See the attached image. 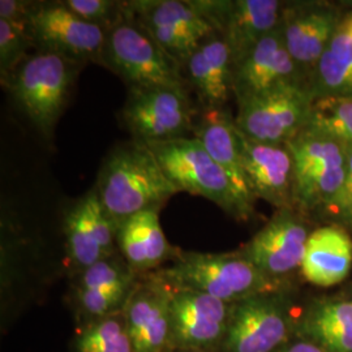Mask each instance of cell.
Segmentation results:
<instances>
[{"label": "cell", "instance_id": "6", "mask_svg": "<svg viewBox=\"0 0 352 352\" xmlns=\"http://www.w3.org/2000/svg\"><path fill=\"white\" fill-rule=\"evenodd\" d=\"M289 289L234 302L219 352H277L294 340L300 312L295 309Z\"/></svg>", "mask_w": 352, "mask_h": 352}, {"label": "cell", "instance_id": "32", "mask_svg": "<svg viewBox=\"0 0 352 352\" xmlns=\"http://www.w3.org/2000/svg\"><path fill=\"white\" fill-rule=\"evenodd\" d=\"M277 352H327L321 347H318L315 343L309 340H302L299 337H295L294 340H289L286 346H283Z\"/></svg>", "mask_w": 352, "mask_h": 352}, {"label": "cell", "instance_id": "14", "mask_svg": "<svg viewBox=\"0 0 352 352\" xmlns=\"http://www.w3.org/2000/svg\"><path fill=\"white\" fill-rule=\"evenodd\" d=\"M279 0H196L197 7L225 38L234 65L280 25Z\"/></svg>", "mask_w": 352, "mask_h": 352}, {"label": "cell", "instance_id": "12", "mask_svg": "<svg viewBox=\"0 0 352 352\" xmlns=\"http://www.w3.org/2000/svg\"><path fill=\"white\" fill-rule=\"evenodd\" d=\"M312 227L296 208L279 209L240 252L266 277L289 283L302 269L307 241Z\"/></svg>", "mask_w": 352, "mask_h": 352}, {"label": "cell", "instance_id": "19", "mask_svg": "<svg viewBox=\"0 0 352 352\" xmlns=\"http://www.w3.org/2000/svg\"><path fill=\"white\" fill-rule=\"evenodd\" d=\"M182 75L199 109H226L234 98V62L221 33L215 32L193 51Z\"/></svg>", "mask_w": 352, "mask_h": 352}, {"label": "cell", "instance_id": "29", "mask_svg": "<svg viewBox=\"0 0 352 352\" xmlns=\"http://www.w3.org/2000/svg\"><path fill=\"white\" fill-rule=\"evenodd\" d=\"M64 4L93 25L109 30L123 14V1L118 0H62Z\"/></svg>", "mask_w": 352, "mask_h": 352}, {"label": "cell", "instance_id": "30", "mask_svg": "<svg viewBox=\"0 0 352 352\" xmlns=\"http://www.w3.org/2000/svg\"><path fill=\"white\" fill-rule=\"evenodd\" d=\"M346 176L340 192L322 210L334 225L352 228V146H346Z\"/></svg>", "mask_w": 352, "mask_h": 352}, {"label": "cell", "instance_id": "34", "mask_svg": "<svg viewBox=\"0 0 352 352\" xmlns=\"http://www.w3.org/2000/svg\"><path fill=\"white\" fill-rule=\"evenodd\" d=\"M351 230H352V228H351Z\"/></svg>", "mask_w": 352, "mask_h": 352}, {"label": "cell", "instance_id": "15", "mask_svg": "<svg viewBox=\"0 0 352 352\" xmlns=\"http://www.w3.org/2000/svg\"><path fill=\"white\" fill-rule=\"evenodd\" d=\"M116 231L94 187L67 206L63 232L71 277L119 252Z\"/></svg>", "mask_w": 352, "mask_h": 352}, {"label": "cell", "instance_id": "11", "mask_svg": "<svg viewBox=\"0 0 352 352\" xmlns=\"http://www.w3.org/2000/svg\"><path fill=\"white\" fill-rule=\"evenodd\" d=\"M29 33L36 52H51L77 63L101 62L106 30L87 23L63 1H37Z\"/></svg>", "mask_w": 352, "mask_h": 352}, {"label": "cell", "instance_id": "23", "mask_svg": "<svg viewBox=\"0 0 352 352\" xmlns=\"http://www.w3.org/2000/svg\"><path fill=\"white\" fill-rule=\"evenodd\" d=\"M352 269V238L340 225L315 228L307 241L302 277L320 287H331L349 277Z\"/></svg>", "mask_w": 352, "mask_h": 352}, {"label": "cell", "instance_id": "24", "mask_svg": "<svg viewBox=\"0 0 352 352\" xmlns=\"http://www.w3.org/2000/svg\"><path fill=\"white\" fill-rule=\"evenodd\" d=\"M296 337L327 352H352V299H317L300 311Z\"/></svg>", "mask_w": 352, "mask_h": 352}, {"label": "cell", "instance_id": "2", "mask_svg": "<svg viewBox=\"0 0 352 352\" xmlns=\"http://www.w3.org/2000/svg\"><path fill=\"white\" fill-rule=\"evenodd\" d=\"M154 273L173 287L200 291L228 304L291 289L289 283L266 277L240 250L226 253L180 250L171 263Z\"/></svg>", "mask_w": 352, "mask_h": 352}, {"label": "cell", "instance_id": "27", "mask_svg": "<svg viewBox=\"0 0 352 352\" xmlns=\"http://www.w3.org/2000/svg\"><path fill=\"white\" fill-rule=\"evenodd\" d=\"M139 277L118 252L72 276L71 289L129 295Z\"/></svg>", "mask_w": 352, "mask_h": 352}, {"label": "cell", "instance_id": "16", "mask_svg": "<svg viewBox=\"0 0 352 352\" xmlns=\"http://www.w3.org/2000/svg\"><path fill=\"white\" fill-rule=\"evenodd\" d=\"M343 13L340 6L329 1L283 3V41L291 58L308 78L327 50Z\"/></svg>", "mask_w": 352, "mask_h": 352}, {"label": "cell", "instance_id": "22", "mask_svg": "<svg viewBox=\"0 0 352 352\" xmlns=\"http://www.w3.org/2000/svg\"><path fill=\"white\" fill-rule=\"evenodd\" d=\"M160 212L161 208L142 210L129 217L116 231L118 250L139 276L160 270L180 251L166 239Z\"/></svg>", "mask_w": 352, "mask_h": 352}, {"label": "cell", "instance_id": "18", "mask_svg": "<svg viewBox=\"0 0 352 352\" xmlns=\"http://www.w3.org/2000/svg\"><path fill=\"white\" fill-rule=\"evenodd\" d=\"M309 81L291 58L280 25L234 65V100L236 104L274 89Z\"/></svg>", "mask_w": 352, "mask_h": 352}, {"label": "cell", "instance_id": "3", "mask_svg": "<svg viewBox=\"0 0 352 352\" xmlns=\"http://www.w3.org/2000/svg\"><path fill=\"white\" fill-rule=\"evenodd\" d=\"M82 65L58 54L33 52L1 84L38 132L51 140Z\"/></svg>", "mask_w": 352, "mask_h": 352}, {"label": "cell", "instance_id": "31", "mask_svg": "<svg viewBox=\"0 0 352 352\" xmlns=\"http://www.w3.org/2000/svg\"><path fill=\"white\" fill-rule=\"evenodd\" d=\"M37 1L29 0H1L0 1V20L11 25L29 30L30 19Z\"/></svg>", "mask_w": 352, "mask_h": 352}, {"label": "cell", "instance_id": "25", "mask_svg": "<svg viewBox=\"0 0 352 352\" xmlns=\"http://www.w3.org/2000/svg\"><path fill=\"white\" fill-rule=\"evenodd\" d=\"M71 352H136L123 311L77 324Z\"/></svg>", "mask_w": 352, "mask_h": 352}, {"label": "cell", "instance_id": "5", "mask_svg": "<svg viewBox=\"0 0 352 352\" xmlns=\"http://www.w3.org/2000/svg\"><path fill=\"white\" fill-rule=\"evenodd\" d=\"M148 146L179 192L208 199L235 221L248 222L253 217L240 201L225 171L199 140L183 138Z\"/></svg>", "mask_w": 352, "mask_h": 352}, {"label": "cell", "instance_id": "1", "mask_svg": "<svg viewBox=\"0 0 352 352\" xmlns=\"http://www.w3.org/2000/svg\"><path fill=\"white\" fill-rule=\"evenodd\" d=\"M94 189L116 228L142 210L162 209L180 193L149 146L133 139L109 151Z\"/></svg>", "mask_w": 352, "mask_h": 352}, {"label": "cell", "instance_id": "28", "mask_svg": "<svg viewBox=\"0 0 352 352\" xmlns=\"http://www.w3.org/2000/svg\"><path fill=\"white\" fill-rule=\"evenodd\" d=\"M33 49L29 30L0 20V77L6 81L13 71L30 55Z\"/></svg>", "mask_w": 352, "mask_h": 352}, {"label": "cell", "instance_id": "21", "mask_svg": "<svg viewBox=\"0 0 352 352\" xmlns=\"http://www.w3.org/2000/svg\"><path fill=\"white\" fill-rule=\"evenodd\" d=\"M244 171L252 195L277 210L294 206V162L286 145L260 144L240 132Z\"/></svg>", "mask_w": 352, "mask_h": 352}, {"label": "cell", "instance_id": "33", "mask_svg": "<svg viewBox=\"0 0 352 352\" xmlns=\"http://www.w3.org/2000/svg\"><path fill=\"white\" fill-rule=\"evenodd\" d=\"M175 352H208V351H175Z\"/></svg>", "mask_w": 352, "mask_h": 352}, {"label": "cell", "instance_id": "17", "mask_svg": "<svg viewBox=\"0 0 352 352\" xmlns=\"http://www.w3.org/2000/svg\"><path fill=\"white\" fill-rule=\"evenodd\" d=\"M136 352H174L171 289L154 272L140 276L123 308Z\"/></svg>", "mask_w": 352, "mask_h": 352}, {"label": "cell", "instance_id": "26", "mask_svg": "<svg viewBox=\"0 0 352 352\" xmlns=\"http://www.w3.org/2000/svg\"><path fill=\"white\" fill-rule=\"evenodd\" d=\"M304 129L352 146V97H314Z\"/></svg>", "mask_w": 352, "mask_h": 352}, {"label": "cell", "instance_id": "20", "mask_svg": "<svg viewBox=\"0 0 352 352\" xmlns=\"http://www.w3.org/2000/svg\"><path fill=\"white\" fill-rule=\"evenodd\" d=\"M192 138L199 140L218 166L225 171L241 204L254 215L256 199L252 195L243 164L240 133L235 116L228 109H199Z\"/></svg>", "mask_w": 352, "mask_h": 352}, {"label": "cell", "instance_id": "8", "mask_svg": "<svg viewBox=\"0 0 352 352\" xmlns=\"http://www.w3.org/2000/svg\"><path fill=\"white\" fill-rule=\"evenodd\" d=\"M197 104L186 87L128 89L120 111L132 139L146 145L192 138Z\"/></svg>", "mask_w": 352, "mask_h": 352}, {"label": "cell", "instance_id": "9", "mask_svg": "<svg viewBox=\"0 0 352 352\" xmlns=\"http://www.w3.org/2000/svg\"><path fill=\"white\" fill-rule=\"evenodd\" d=\"M314 97L309 81L279 87L238 104L235 124L251 141L286 145L304 129Z\"/></svg>", "mask_w": 352, "mask_h": 352}, {"label": "cell", "instance_id": "10", "mask_svg": "<svg viewBox=\"0 0 352 352\" xmlns=\"http://www.w3.org/2000/svg\"><path fill=\"white\" fill-rule=\"evenodd\" d=\"M151 38L180 68L202 42L215 33L196 0H128L123 1Z\"/></svg>", "mask_w": 352, "mask_h": 352}, {"label": "cell", "instance_id": "7", "mask_svg": "<svg viewBox=\"0 0 352 352\" xmlns=\"http://www.w3.org/2000/svg\"><path fill=\"white\" fill-rule=\"evenodd\" d=\"M294 162V206L302 214L322 212L340 192L346 176V146L300 131L286 144Z\"/></svg>", "mask_w": 352, "mask_h": 352}, {"label": "cell", "instance_id": "4", "mask_svg": "<svg viewBox=\"0 0 352 352\" xmlns=\"http://www.w3.org/2000/svg\"><path fill=\"white\" fill-rule=\"evenodd\" d=\"M100 65L128 89L186 87L180 65L126 11L124 3L122 17L106 32Z\"/></svg>", "mask_w": 352, "mask_h": 352}, {"label": "cell", "instance_id": "13", "mask_svg": "<svg viewBox=\"0 0 352 352\" xmlns=\"http://www.w3.org/2000/svg\"><path fill=\"white\" fill-rule=\"evenodd\" d=\"M170 289L174 352H219L226 337L232 304L195 289L173 286Z\"/></svg>", "mask_w": 352, "mask_h": 352}]
</instances>
